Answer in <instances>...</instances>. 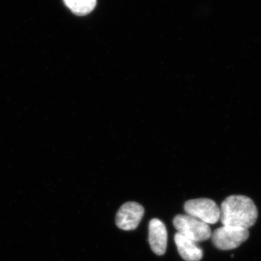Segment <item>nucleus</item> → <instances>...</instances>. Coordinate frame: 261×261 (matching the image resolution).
Instances as JSON below:
<instances>
[{"label":"nucleus","mask_w":261,"mask_h":261,"mask_svg":"<svg viewBox=\"0 0 261 261\" xmlns=\"http://www.w3.org/2000/svg\"><path fill=\"white\" fill-rule=\"evenodd\" d=\"M257 216L256 206L246 196H229L220 208V220L226 227L248 230L256 222Z\"/></svg>","instance_id":"f257e3e1"},{"label":"nucleus","mask_w":261,"mask_h":261,"mask_svg":"<svg viewBox=\"0 0 261 261\" xmlns=\"http://www.w3.org/2000/svg\"><path fill=\"white\" fill-rule=\"evenodd\" d=\"M173 225L178 233L196 243L205 241L212 235L208 224L190 215H177L173 219Z\"/></svg>","instance_id":"f03ea898"},{"label":"nucleus","mask_w":261,"mask_h":261,"mask_svg":"<svg viewBox=\"0 0 261 261\" xmlns=\"http://www.w3.org/2000/svg\"><path fill=\"white\" fill-rule=\"evenodd\" d=\"M187 215L203 221L207 224H215L220 220V208L214 200L207 198L189 200L185 204Z\"/></svg>","instance_id":"7ed1b4c3"},{"label":"nucleus","mask_w":261,"mask_h":261,"mask_svg":"<svg viewBox=\"0 0 261 261\" xmlns=\"http://www.w3.org/2000/svg\"><path fill=\"white\" fill-rule=\"evenodd\" d=\"M250 236L247 229L222 227L215 230L211 235L212 242L216 248L221 250H231L238 248Z\"/></svg>","instance_id":"20e7f679"},{"label":"nucleus","mask_w":261,"mask_h":261,"mask_svg":"<svg viewBox=\"0 0 261 261\" xmlns=\"http://www.w3.org/2000/svg\"><path fill=\"white\" fill-rule=\"evenodd\" d=\"M145 214V209L140 204L128 202L120 207L116 215L117 226L124 231H132L137 228Z\"/></svg>","instance_id":"39448f33"},{"label":"nucleus","mask_w":261,"mask_h":261,"mask_svg":"<svg viewBox=\"0 0 261 261\" xmlns=\"http://www.w3.org/2000/svg\"><path fill=\"white\" fill-rule=\"evenodd\" d=\"M149 243L156 255H164L167 249L168 232L161 220L153 219L149 221Z\"/></svg>","instance_id":"423d86ee"},{"label":"nucleus","mask_w":261,"mask_h":261,"mask_svg":"<svg viewBox=\"0 0 261 261\" xmlns=\"http://www.w3.org/2000/svg\"><path fill=\"white\" fill-rule=\"evenodd\" d=\"M175 243L178 253L186 261H200L203 257L202 249L196 242L176 233L174 237Z\"/></svg>","instance_id":"0eeeda50"},{"label":"nucleus","mask_w":261,"mask_h":261,"mask_svg":"<svg viewBox=\"0 0 261 261\" xmlns=\"http://www.w3.org/2000/svg\"><path fill=\"white\" fill-rule=\"evenodd\" d=\"M64 3L74 14L84 16L94 9L97 0H64Z\"/></svg>","instance_id":"6e6552de"}]
</instances>
